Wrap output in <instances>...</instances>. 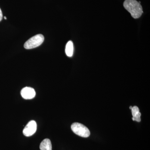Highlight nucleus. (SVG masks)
<instances>
[{
  "label": "nucleus",
  "instance_id": "9d476101",
  "mask_svg": "<svg viewBox=\"0 0 150 150\" xmlns=\"http://www.w3.org/2000/svg\"><path fill=\"white\" fill-rule=\"evenodd\" d=\"M132 108H133V107H132V106H130V109H131H131H132Z\"/></svg>",
  "mask_w": 150,
  "mask_h": 150
},
{
  "label": "nucleus",
  "instance_id": "1a4fd4ad",
  "mask_svg": "<svg viewBox=\"0 0 150 150\" xmlns=\"http://www.w3.org/2000/svg\"><path fill=\"white\" fill-rule=\"evenodd\" d=\"M3 18V14L0 8V21H1Z\"/></svg>",
  "mask_w": 150,
  "mask_h": 150
},
{
  "label": "nucleus",
  "instance_id": "20e7f679",
  "mask_svg": "<svg viewBox=\"0 0 150 150\" xmlns=\"http://www.w3.org/2000/svg\"><path fill=\"white\" fill-rule=\"evenodd\" d=\"M37 130V124L34 121H29L23 129V134L25 137H29L35 134Z\"/></svg>",
  "mask_w": 150,
  "mask_h": 150
},
{
  "label": "nucleus",
  "instance_id": "0eeeda50",
  "mask_svg": "<svg viewBox=\"0 0 150 150\" xmlns=\"http://www.w3.org/2000/svg\"><path fill=\"white\" fill-rule=\"evenodd\" d=\"M133 118H134L135 121L139 122L141 121V113L140 112L139 109L137 106H134L131 109Z\"/></svg>",
  "mask_w": 150,
  "mask_h": 150
},
{
  "label": "nucleus",
  "instance_id": "9b49d317",
  "mask_svg": "<svg viewBox=\"0 0 150 150\" xmlns=\"http://www.w3.org/2000/svg\"><path fill=\"white\" fill-rule=\"evenodd\" d=\"M4 18L6 20L7 19L6 17V16H4Z\"/></svg>",
  "mask_w": 150,
  "mask_h": 150
},
{
  "label": "nucleus",
  "instance_id": "f257e3e1",
  "mask_svg": "<svg viewBox=\"0 0 150 150\" xmlns=\"http://www.w3.org/2000/svg\"><path fill=\"white\" fill-rule=\"evenodd\" d=\"M123 6L134 18H138L142 16L143 13L142 6L136 0H125Z\"/></svg>",
  "mask_w": 150,
  "mask_h": 150
},
{
  "label": "nucleus",
  "instance_id": "6e6552de",
  "mask_svg": "<svg viewBox=\"0 0 150 150\" xmlns=\"http://www.w3.org/2000/svg\"><path fill=\"white\" fill-rule=\"evenodd\" d=\"M65 52L68 57H72L74 53V45L72 41L70 40L67 43Z\"/></svg>",
  "mask_w": 150,
  "mask_h": 150
},
{
  "label": "nucleus",
  "instance_id": "f03ea898",
  "mask_svg": "<svg viewBox=\"0 0 150 150\" xmlns=\"http://www.w3.org/2000/svg\"><path fill=\"white\" fill-rule=\"evenodd\" d=\"M71 129L74 133L80 137L87 138L90 135V131L83 124L79 123H73Z\"/></svg>",
  "mask_w": 150,
  "mask_h": 150
},
{
  "label": "nucleus",
  "instance_id": "423d86ee",
  "mask_svg": "<svg viewBox=\"0 0 150 150\" xmlns=\"http://www.w3.org/2000/svg\"><path fill=\"white\" fill-rule=\"evenodd\" d=\"M40 150H52V144L51 141L48 139H45L40 143Z\"/></svg>",
  "mask_w": 150,
  "mask_h": 150
},
{
  "label": "nucleus",
  "instance_id": "7ed1b4c3",
  "mask_svg": "<svg viewBox=\"0 0 150 150\" xmlns=\"http://www.w3.org/2000/svg\"><path fill=\"white\" fill-rule=\"evenodd\" d=\"M44 37L42 34H38L33 36L25 43L24 48L26 49H32L40 46L43 43Z\"/></svg>",
  "mask_w": 150,
  "mask_h": 150
},
{
  "label": "nucleus",
  "instance_id": "39448f33",
  "mask_svg": "<svg viewBox=\"0 0 150 150\" xmlns=\"http://www.w3.org/2000/svg\"><path fill=\"white\" fill-rule=\"evenodd\" d=\"M21 95L25 99H31L34 98L35 96V90L31 87H26L21 91Z\"/></svg>",
  "mask_w": 150,
  "mask_h": 150
}]
</instances>
